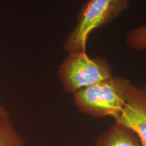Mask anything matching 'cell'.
<instances>
[{
    "instance_id": "cell-5",
    "label": "cell",
    "mask_w": 146,
    "mask_h": 146,
    "mask_svg": "<svg viewBox=\"0 0 146 146\" xmlns=\"http://www.w3.org/2000/svg\"><path fill=\"white\" fill-rule=\"evenodd\" d=\"M94 146H143L130 129L115 123L97 138Z\"/></svg>"
},
{
    "instance_id": "cell-1",
    "label": "cell",
    "mask_w": 146,
    "mask_h": 146,
    "mask_svg": "<svg viewBox=\"0 0 146 146\" xmlns=\"http://www.w3.org/2000/svg\"><path fill=\"white\" fill-rule=\"evenodd\" d=\"M132 85L128 78L112 76L76 91L74 103L81 112L91 116L115 119L125 106Z\"/></svg>"
},
{
    "instance_id": "cell-2",
    "label": "cell",
    "mask_w": 146,
    "mask_h": 146,
    "mask_svg": "<svg viewBox=\"0 0 146 146\" xmlns=\"http://www.w3.org/2000/svg\"><path fill=\"white\" fill-rule=\"evenodd\" d=\"M130 2L131 0H87L78 13L76 27L66 39L64 50L69 54L86 52L91 33L120 16Z\"/></svg>"
},
{
    "instance_id": "cell-3",
    "label": "cell",
    "mask_w": 146,
    "mask_h": 146,
    "mask_svg": "<svg viewBox=\"0 0 146 146\" xmlns=\"http://www.w3.org/2000/svg\"><path fill=\"white\" fill-rule=\"evenodd\" d=\"M66 91H76L113 76L112 67L105 58H91L86 52L70 53L58 70Z\"/></svg>"
},
{
    "instance_id": "cell-4",
    "label": "cell",
    "mask_w": 146,
    "mask_h": 146,
    "mask_svg": "<svg viewBox=\"0 0 146 146\" xmlns=\"http://www.w3.org/2000/svg\"><path fill=\"white\" fill-rule=\"evenodd\" d=\"M115 123L132 130L146 146V96L143 89L131 85L125 106Z\"/></svg>"
},
{
    "instance_id": "cell-7",
    "label": "cell",
    "mask_w": 146,
    "mask_h": 146,
    "mask_svg": "<svg viewBox=\"0 0 146 146\" xmlns=\"http://www.w3.org/2000/svg\"><path fill=\"white\" fill-rule=\"evenodd\" d=\"M128 46L136 52H146V25L131 29L126 36Z\"/></svg>"
},
{
    "instance_id": "cell-6",
    "label": "cell",
    "mask_w": 146,
    "mask_h": 146,
    "mask_svg": "<svg viewBox=\"0 0 146 146\" xmlns=\"http://www.w3.org/2000/svg\"><path fill=\"white\" fill-rule=\"evenodd\" d=\"M0 146H25L23 139L14 127L10 115L0 116Z\"/></svg>"
},
{
    "instance_id": "cell-9",
    "label": "cell",
    "mask_w": 146,
    "mask_h": 146,
    "mask_svg": "<svg viewBox=\"0 0 146 146\" xmlns=\"http://www.w3.org/2000/svg\"><path fill=\"white\" fill-rule=\"evenodd\" d=\"M143 91H144V93H145V96H146V83H145V85H144V86L143 87Z\"/></svg>"
},
{
    "instance_id": "cell-8",
    "label": "cell",
    "mask_w": 146,
    "mask_h": 146,
    "mask_svg": "<svg viewBox=\"0 0 146 146\" xmlns=\"http://www.w3.org/2000/svg\"><path fill=\"white\" fill-rule=\"evenodd\" d=\"M6 115H10V113L0 102V116H6Z\"/></svg>"
}]
</instances>
